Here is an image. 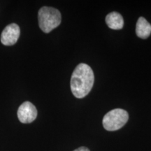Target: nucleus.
I'll return each mask as SVG.
<instances>
[{"label":"nucleus","instance_id":"obj_1","mask_svg":"<svg viewBox=\"0 0 151 151\" xmlns=\"http://www.w3.org/2000/svg\"><path fill=\"white\" fill-rule=\"evenodd\" d=\"M94 81V73L89 65L81 63L75 68L71 78V90L76 98L82 99L92 90Z\"/></svg>","mask_w":151,"mask_h":151},{"label":"nucleus","instance_id":"obj_2","mask_svg":"<svg viewBox=\"0 0 151 151\" xmlns=\"http://www.w3.org/2000/svg\"><path fill=\"white\" fill-rule=\"evenodd\" d=\"M39 25L43 32L49 33L60 25L62 21L61 14L58 9L52 7L43 6L38 14Z\"/></svg>","mask_w":151,"mask_h":151},{"label":"nucleus","instance_id":"obj_3","mask_svg":"<svg viewBox=\"0 0 151 151\" xmlns=\"http://www.w3.org/2000/svg\"><path fill=\"white\" fill-rule=\"evenodd\" d=\"M129 114L121 109H116L109 111L103 118V126L108 131H116L127 123Z\"/></svg>","mask_w":151,"mask_h":151},{"label":"nucleus","instance_id":"obj_4","mask_svg":"<svg viewBox=\"0 0 151 151\" xmlns=\"http://www.w3.org/2000/svg\"><path fill=\"white\" fill-rule=\"evenodd\" d=\"M37 110L35 106L29 101L22 103L19 107L18 117L22 123H31L37 118Z\"/></svg>","mask_w":151,"mask_h":151},{"label":"nucleus","instance_id":"obj_5","mask_svg":"<svg viewBox=\"0 0 151 151\" xmlns=\"http://www.w3.org/2000/svg\"><path fill=\"white\" fill-rule=\"evenodd\" d=\"M20 29L18 24L12 23L4 29L1 35V42L5 46H13L18 41Z\"/></svg>","mask_w":151,"mask_h":151},{"label":"nucleus","instance_id":"obj_6","mask_svg":"<svg viewBox=\"0 0 151 151\" xmlns=\"http://www.w3.org/2000/svg\"><path fill=\"white\" fill-rule=\"evenodd\" d=\"M106 22L109 28L112 29H121L124 26L122 16L118 12H111L106 17Z\"/></svg>","mask_w":151,"mask_h":151},{"label":"nucleus","instance_id":"obj_7","mask_svg":"<svg viewBox=\"0 0 151 151\" xmlns=\"http://www.w3.org/2000/svg\"><path fill=\"white\" fill-rule=\"evenodd\" d=\"M136 33L139 38L147 39L151 34V24L143 17H140L137 22Z\"/></svg>","mask_w":151,"mask_h":151},{"label":"nucleus","instance_id":"obj_8","mask_svg":"<svg viewBox=\"0 0 151 151\" xmlns=\"http://www.w3.org/2000/svg\"><path fill=\"white\" fill-rule=\"evenodd\" d=\"M73 151H90V150L88 148H86V147H81V148L76 149Z\"/></svg>","mask_w":151,"mask_h":151}]
</instances>
